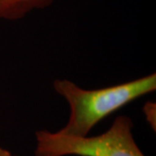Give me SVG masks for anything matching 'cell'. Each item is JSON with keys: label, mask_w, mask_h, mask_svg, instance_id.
<instances>
[{"label": "cell", "mask_w": 156, "mask_h": 156, "mask_svg": "<svg viewBox=\"0 0 156 156\" xmlns=\"http://www.w3.org/2000/svg\"><path fill=\"white\" fill-rule=\"evenodd\" d=\"M53 89L67 102V122L59 131L85 136L102 120L123 107L156 90V74L151 73L126 83L95 89H87L68 79H56Z\"/></svg>", "instance_id": "1"}, {"label": "cell", "mask_w": 156, "mask_h": 156, "mask_svg": "<svg viewBox=\"0 0 156 156\" xmlns=\"http://www.w3.org/2000/svg\"><path fill=\"white\" fill-rule=\"evenodd\" d=\"M134 123L127 115L115 117L98 135L76 136L59 130H38L35 134V156H146L133 134Z\"/></svg>", "instance_id": "2"}, {"label": "cell", "mask_w": 156, "mask_h": 156, "mask_svg": "<svg viewBox=\"0 0 156 156\" xmlns=\"http://www.w3.org/2000/svg\"><path fill=\"white\" fill-rule=\"evenodd\" d=\"M55 0H0V20L16 21L36 10L47 8Z\"/></svg>", "instance_id": "3"}, {"label": "cell", "mask_w": 156, "mask_h": 156, "mask_svg": "<svg viewBox=\"0 0 156 156\" xmlns=\"http://www.w3.org/2000/svg\"><path fill=\"white\" fill-rule=\"evenodd\" d=\"M142 112L145 116L146 122L150 126V128L156 131V104L153 101H147L143 105Z\"/></svg>", "instance_id": "4"}, {"label": "cell", "mask_w": 156, "mask_h": 156, "mask_svg": "<svg viewBox=\"0 0 156 156\" xmlns=\"http://www.w3.org/2000/svg\"><path fill=\"white\" fill-rule=\"evenodd\" d=\"M0 156H18L12 154L11 151L7 150L5 148L0 147Z\"/></svg>", "instance_id": "5"}]
</instances>
